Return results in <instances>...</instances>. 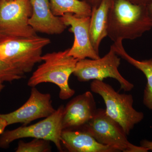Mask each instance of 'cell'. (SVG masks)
Segmentation results:
<instances>
[{"instance_id":"obj_1","label":"cell","mask_w":152,"mask_h":152,"mask_svg":"<svg viewBox=\"0 0 152 152\" xmlns=\"http://www.w3.org/2000/svg\"><path fill=\"white\" fill-rule=\"evenodd\" d=\"M152 28L148 7L127 0H113L108 17L107 36L115 42L141 37Z\"/></svg>"},{"instance_id":"obj_2","label":"cell","mask_w":152,"mask_h":152,"mask_svg":"<svg viewBox=\"0 0 152 152\" xmlns=\"http://www.w3.org/2000/svg\"><path fill=\"white\" fill-rule=\"evenodd\" d=\"M69 51L68 49L42 56L43 63L33 72L28 86L32 88L42 83H52L59 88L61 99L66 100L73 96L75 91L70 87L69 78L79 60L69 56Z\"/></svg>"},{"instance_id":"obj_3","label":"cell","mask_w":152,"mask_h":152,"mask_svg":"<svg viewBox=\"0 0 152 152\" xmlns=\"http://www.w3.org/2000/svg\"><path fill=\"white\" fill-rule=\"evenodd\" d=\"M50 39L37 35L29 37H4L0 40V59L24 73L32 71L42 61V52Z\"/></svg>"},{"instance_id":"obj_4","label":"cell","mask_w":152,"mask_h":152,"mask_svg":"<svg viewBox=\"0 0 152 152\" xmlns=\"http://www.w3.org/2000/svg\"><path fill=\"white\" fill-rule=\"evenodd\" d=\"M90 88L93 92L102 98L106 113L121 127L127 135L135 125L143 120V113L136 110L133 107L132 95L119 94L110 85L99 80H94Z\"/></svg>"},{"instance_id":"obj_5","label":"cell","mask_w":152,"mask_h":152,"mask_svg":"<svg viewBox=\"0 0 152 152\" xmlns=\"http://www.w3.org/2000/svg\"><path fill=\"white\" fill-rule=\"evenodd\" d=\"M81 129L100 143L123 152H148L147 149L133 145L128 140L121 127L108 115L105 110H97L94 115Z\"/></svg>"},{"instance_id":"obj_6","label":"cell","mask_w":152,"mask_h":152,"mask_svg":"<svg viewBox=\"0 0 152 152\" xmlns=\"http://www.w3.org/2000/svg\"><path fill=\"white\" fill-rule=\"evenodd\" d=\"M64 108V106H60L50 116L34 124L4 131L0 135V148H7L12 142L18 139L31 137L52 142L60 152H64L61 134L63 130L62 119Z\"/></svg>"},{"instance_id":"obj_7","label":"cell","mask_w":152,"mask_h":152,"mask_svg":"<svg viewBox=\"0 0 152 152\" xmlns=\"http://www.w3.org/2000/svg\"><path fill=\"white\" fill-rule=\"evenodd\" d=\"M118 56L111 45L108 53L102 58L79 60L73 74L78 80L82 82L91 80L103 81L107 78H112L119 83L121 89L130 91L134 88V85L119 72L121 58Z\"/></svg>"},{"instance_id":"obj_8","label":"cell","mask_w":152,"mask_h":152,"mask_svg":"<svg viewBox=\"0 0 152 152\" xmlns=\"http://www.w3.org/2000/svg\"><path fill=\"white\" fill-rule=\"evenodd\" d=\"M32 13L30 0H0V33L4 37L37 36L29 24Z\"/></svg>"},{"instance_id":"obj_9","label":"cell","mask_w":152,"mask_h":152,"mask_svg":"<svg viewBox=\"0 0 152 152\" xmlns=\"http://www.w3.org/2000/svg\"><path fill=\"white\" fill-rule=\"evenodd\" d=\"M56 111L52 105L51 95L41 93L34 87L29 98L23 106L12 113L0 114V117L5 120L8 126L18 123L27 126L35 120L50 116Z\"/></svg>"},{"instance_id":"obj_10","label":"cell","mask_w":152,"mask_h":152,"mask_svg":"<svg viewBox=\"0 0 152 152\" xmlns=\"http://www.w3.org/2000/svg\"><path fill=\"white\" fill-rule=\"evenodd\" d=\"M61 18L67 26H70L69 31L74 35L73 44L69 48L68 55L78 60L87 58L97 59L100 58L91 42L90 17H78L74 14L67 13Z\"/></svg>"},{"instance_id":"obj_11","label":"cell","mask_w":152,"mask_h":152,"mask_svg":"<svg viewBox=\"0 0 152 152\" xmlns=\"http://www.w3.org/2000/svg\"><path fill=\"white\" fill-rule=\"evenodd\" d=\"M97 110L91 92L76 96L64 107L62 119L63 130L81 129L92 118Z\"/></svg>"},{"instance_id":"obj_12","label":"cell","mask_w":152,"mask_h":152,"mask_svg":"<svg viewBox=\"0 0 152 152\" xmlns=\"http://www.w3.org/2000/svg\"><path fill=\"white\" fill-rule=\"evenodd\" d=\"M32 13L28 20L29 24L36 33L48 35L60 34L67 26L61 17L53 14L49 0H30Z\"/></svg>"},{"instance_id":"obj_13","label":"cell","mask_w":152,"mask_h":152,"mask_svg":"<svg viewBox=\"0 0 152 152\" xmlns=\"http://www.w3.org/2000/svg\"><path fill=\"white\" fill-rule=\"evenodd\" d=\"M61 142L69 152H118V150L99 143L82 129L63 130Z\"/></svg>"},{"instance_id":"obj_14","label":"cell","mask_w":152,"mask_h":152,"mask_svg":"<svg viewBox=\"0 0 152 152\" xmlns=\"http://www.w3.org/2000/svg\"><path fill=\"white\" fill-rule=\"evenodd\" d=\"M112 1L102 0L99 5L92 8L90 16V39L93 48L98 54L101 42L107 36L108 17Z\"/></svg>"},{"instance_id":"obj_15","label":"cell","mask_w":152,"mask_h":152,"mask_svg":"<svg viewBox=\"0 0 152 152\" xmlns=\"http://www.w3.org/2000/svg\"><path fill=\"white\" fill-rule=\"evenodd\" d=\"M112 46L119 56L141 71L145 76L147 82L144 91L143 102L152 112V59L139 61L134 58L125 50L123 41L115 42Z\"/></svg>"},{"instance_id":"obj_16","label":"cell","mask_w":152,"mask_h":152,"mask_svg":"<svg viewBox=\"0 0 152 152\" xmlns=\"http://www.w3.org/2000/svg\"><path fill=\"white\" fill-rule=\"evenodd\" d=\"M51 9L56 16L74 14L78 17H90L92 8L86 2L80 0H49Z\"/></svg>"},{"instance_id":"obj_17","label":"cell","mask_w":152,"mask_h":152,"mask_svg":"<svg viewBox=\"0 0 152 152\" xmlns=\"http://www.w3.org/2000/svg\"><path fill=\"white\" fill-rule=\"evenodd\" d=\"M50 141L43 139L34 138L31 141L25 142L19 141L16 152H50L51 146Z\"/></svg>"},{"instance_id":"obj_18","label":"cell","mask_w":152,"mask_h":152,"mask_svg":"<svg viewBox=\"0 0 152 152\" xmlns=\"http://www.w3.org/2000/svg\"><path fill=\"white\" fill-rule=\"evenodd\" d=\"M25 74L13 66L0 59V80L11 82L24 78Z\"/></svg>"},{"instance_id":"obj_19","label":"cell","mask_w":152,"mask_h":152,"mask_svg":"<svg viewBox=\"0 0 152 152\" xmlns=\"http://www.w3.org/2000/svg\"><path fill=\"white\" fill-rule=\"evenodd\" d=\"M134 4L148 6L152 3V0H127Z\"/></svg>"},{"instance_id":"obj_20","label":"cell","mask_w":152,"mask_h":152,"mask_svg":"<svg viewBox=\"0 0 152 152\" xmlns=\"http://www.w3.org/2000/svg\"><path fill=\"white\" fill-rule=\"evenodd\" d=\"M141 146L144 147L148 151H152V141L148 140H142L140 142Z\"/></svg>"},{"instance_id":"obj_21","label":"cell","mask_w":152,"mask_h":152,"mask_svg":"<svg viewBox=\"0 0 152 152\" xmlns=\"http://www.w3.org/2000/svg\"><path fill=\"white\" fill-rule=\"evenodd\" d=\"M83 1L86 2L92 8L99 5L102 0H83Z\"/></svg>"},{"instance_id":"obj_22","label":"cell","mask_w":152,"mask_h":152,"mask_svg":"<svg viewBox=\"0 0 152 152\" xmlns=\"http://www.w3.org/2000/svg\"><path fill=\"white\" fill-rule=\"evenodd\" d=\"M7 126L5 120L0 117V135L4 132L5 129Z\"/></svg>"},{"instance_id":"obj_23","label":"cell","mask_w":152,"mask_h":152,"mask_svg":"<svg viewBox=\"0 0 152 152\" xmlns=\"http://www.w3.org/2000/svg\"><path fill=\"white\" fill-rule=\"evenodd\" d=\"M148 7V12L152 24V3L149 5L147 6Z\"/></svg>"},{"instance_id":"obj_24","label":"cell","mask_w":152,"mask_h":152,"mask_svg":"<svg viewBox=\"0 0 152 152\" xmlns=\"http://www.w3.org/2000/svg\"><path fill=\"white\" fill-rule=\"evenodd\" d=\"M4 81L2 80H0V92L4 88V85L3 84Z\"/></svg>"},{"instance_id":"obj_25","label":"cell","mask_w":152,"mask_h":152,"mask_svg":"<svg viewBox=\"0 0 152 152\" xmlns=\"http://www.w3.org/2000/svg\"><path fill=\"white\" fill-rule=\"evenodd\" d=\"M3 38H4V37H3V36L1 35V33H0V40H1L2 39H3Z\"/></svg>"}]
</instances>
